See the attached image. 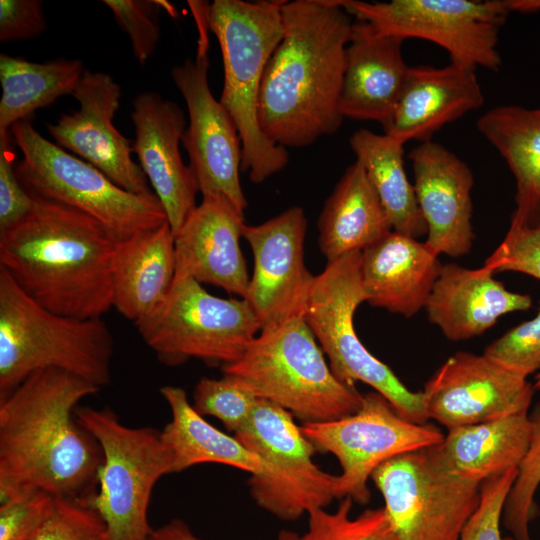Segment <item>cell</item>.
Listing matches in <instances>:
<instances>
[{"label":"cell","instance_id":"cell-1","mask_svg":"<svg viewBox=\"0 0 540 540\" xmlns=\"http://www.w3.org/2000/svg\"><path fill=\"white\" fill-rule=\"evenodd\" d=\"M99 390L48 368L0 396V502L32 491L88 501L96 494L103 453L75 410Z\"/></svg>","mask_w":540,"mask_h":540},{"label":"cell","instance_id":"cell-2","mask_svg":"<svg viewBox=\"0 0 540 540\" xmlns=\"http://www.w3.org/2000/svg\"><path fill=\"white\" fill-rule=\"evenodd\" d=\"M284 33L261 83L258 120L274 144L302 148L342 124L339 100L354 22L339 0L284 1Z\"/></svg>","mask_w":540,"mask_h":540},{"label":"cell","instance_id":"cell-3","mask_svg":"<svg viewBox=\"0 0 540 540\" xmlns=\"http://www.w3.org/2000/svg\"><path fill=\"white\" fill-rule=\"evenodd\" d=\"M32 196L29 214L0 233V267L42 307L101 318L113 307L112 264L120 239L79 210Z\"/></svg>","mask_w":540,"mask_h":540},{"label":"cell","instance_id":"cell-4","mask_svg":"<svg viewBox=\"0 0 540 540\" xmlns=\"http://www.w3.org/2000/svg\"><path fill=\"white\" fill-rule=\"evenodd\" d=\"M284 1L214 0L207 9L209 30L218 40L224 69L221 104L229 112L242 142L241 171L261 183L289 161L286 148L262 132L258 105L263 74L284 28Z\"/></svg>","mask_w":540,"mask_h":540},{"label":"cell","instance_id":"cell-5","mask_svg":"<svg viewBox=\"0 0 540 540\" xmlns=\"http://www.w3.org/2000/svg\"><path fill=\"white\" fill-rule=\"evenodd\" d=\"M113 351L102 318H73L42 307L0 267V396L48 368L101 389L111 382Z\"/></svg>","mask_w":540,"mask_h":540},{"label":"cell","instance_id":"cell-6","mask_svg":"<svg viewBox=\"0 0 540 540\" xmlns=\"http://www.w3.org/2000/svg\"><path fill=\"white\" fill-rule=\"evenodd\" d=\"M305 315L261 329L223 376L258 399L305 422H326L359 410L361 395L339 381L327 364Z\"/></svg>","mask_w":540,"mask_h":540},{"label":"cell","instance_id":"cell-7","mask_svg":"<svg viewBox=\"0 0 540 540\" xmlns=\"http://www.w3.org/2000/svg\"><path fill=\"white\" fill-rule=\"evenodd\" d=\"M10 131L23 155L16 174L30 194L89 215L120 240L168 222L155 194L137 195L119 187L92 164L45 139L28 119Z\"/></svg>","mask_w":540,"mask_h":540},{"label":"cell","instance_id":"cell-8","mask_svg":"<svg viewBox=\"0 0 540 540\" xmlns=\"http://www.w3.org/2000/svg\"><path fill=\"white\" fill-rule=\"evenodd\" d=\"M75 416L102 449L99 489L89 503L105 522L110 540H149L152 490L162 476L174 473L161 431L127 426L108 407L78 406Z\"/></svg>","mask_w":540,"mask_h":540},{"label":"cell","instance_id":"cell-9","mask_svg":"<svg viewBox=\"0 0 540 540\" xmlns=\"http://www.w3.org/2000/svg\"><path fill=\"white\" fill-rule=\"evenodd\" d=\"M366 302L361 279V252L327 262L315 276L305 320L329 360L335 377L348 386L356 381L384 396L405 419L424 424L429 420L422 391L413 392L392 369L372 355L354 328V313Z\"/></svg>","mask_w":540,"mask_h":540},{"label":"cell","instance_id":"cell-10","mask_svg":"<svg viewBox=\"0 0 540 540\" xmlns=\"http://www.w3.org/2000/svg\"><path fill=\"white\" fill-rule=\"evenodd\" d=\"M135 326L157 358L169 366L190 358L222 367L234 363L261 331L246 299L214 296L190 278H175L165 302Z\"/></svg>","mask_w":540,"mask_h":540},{"label":"cell","instance_id":"cell-11","mask_svg":"<svg viewBox=\"0 0 540 540\" xmlns=\"http://www.w3.org/2000/svg\"><path fill=\"white\" fill-rule=\"evenodd\" d=\"M234 437L264 463L263 472L248 481L251 496L264 510L292 521L335 498L337 475L314 463L317 448L289 411L258 399Z\"/></svg>","mask_w":540,"mask_h":540},{"label":"cell","instance_id":"cell-12","mask_svg":"<svg viewBox=\"0 0 540 540\" xmlns=\"http://www.w3.org/2000/svg\"><path fill=\"white\" fill-rule=\"evenodd\" d=\"M339 2L356 20L369 23L382 34L441 46L452 64L492 71L501 65L497 44L499 31L511 12L508 0Z\"/></svg>","mask_w":540,"mask_h":540},{"label":"cell","instance_id":"cell-13","mask_svg":"<svg viewBox=\"0 0 540 540\" xmlns=\"http://www.w3.org/2000/svg\"><path fill=\"white\" fill-rule=\"evenodd\" d=\"M371 479L400 540H459L480 501L481 483L449 472L432 446L387 460Z\"/></svg>","mask_w":540,"mask_h":540},{"label":"cell","instance_id":"cell-14","mask_svg":"<svg viewBox=\"0 0 540 540\" xmlns=\"http://www.w3.org/2000/svg\"><path fill=\"white\" fill-rule=\"evenodd\" d=\"M301 431L317 450L332 453L342 472L336 477L335 498L370 501L368 480L387 460L439 444L444 434L433 424L411 422L380 393L363 395L359 410L326 422H305Z\"/></svg>","mask_w":540,"mask_h":540},{"label":"cell","instance_id":"cell-15","mask_svg":"<svg viewBox=\"0 0 540 540\" xmlns=\"http://www.w3.org/2000/svg\"><path fill=\"white\" fill-rule=\"evenodd\" d=\"M188 3L199 36L196 56L171 70L172 80L183 96L189 114V123L181 142L189 155V166L202 196L221 194L244 213L247 200L239 176L241 138L233 118L214 98L208 83L209 4L203 1Z\"/></svg>","mask_w":540,"mask_h":540},{"label":"cell","instance_id":"cell-16","mask_svg":"<svg viewBox=\"0 0 540 540\" xmlns=\"http://www.w3.org/2000/svg\"><path fill=\"white\" fill-rule=\"evenodd\" d=\"M534 391L523 375L464 351L447 358L422 390L428 418L448 430L527 413Z\"/></svg>","mask_w":540,"mask_h":540},{"label":"cell","instance_id":"cell-17","mask_svg":"<svg viewBox=\"0 0 540 540\" xmlns=\"http://www.w3.org/2000/svg\"><path fill=\"white\" fill-rule=\"evenodd\" d=\"M72 96L80 108L59 116L46 128L54 143L92 164L115 184L137 195L154 192L139 164L132 159V143L113 124L121 88L104 72H83Z\"/></svg>","mask_w":540,"mask_h":540},{"label":"cell","instance_id":"cell-18","mask_svg":"<svg viewBox=\"0 0 540 540\" xmlns=\"http://www.w3.org/2000/svg\"><path fill=\"white\" fill-rule=\"evenodd\" d=\"M306 230V216L299 206H292L259 225L244 226L243 237L254 258L245 299L261 329L305 315L315 278L304 262Z\"/></svg>","mask_w":540,"mask_h":540},{"label":"cell","instance_id":"cell-19","mask_svg":"<svg viewBox=\"0 0 540 540\" xmlns=\"http://www.w3.org/2000/svg\"><path fill=\"white\" fill-rule=\"evenodd\" d=\"M133 153L159 199L175 236L197 206L195 176L183 162L180 142L186 130L184 111L158 93H139L132 102Z\"/></svg>","mask_w":540,"mask_h":540},{"label":"cell","instance_id":"cell-20","mask_svg":"<svg viewBox=\"0 0 540 540\" xmlns=\"http://www.w3.org/2000/svg\"><path fill=\"white\" fill-rule=\"evenodd\" d=\"M417 203L427 226L426 245L437 255H466L472 248V171L436 142L420 143L408 155Z\"/></svg>","mask_w":540,"mask_h":540},{"label":"cell","instance_id":"cell-21","mask_svg":"<svg viewBox=\"0 0 540 540\" xmlns=\"http://www.w3.org/2000/svg\"><path fill=\"white\" fill-rule=\"evenodd\" d=\"M244 213L221 194L202 196L175 237V278L222 288L245 299L250 277L240 248Z\"/></svg>","mask_w":540,"mask_h":540},{"label":"cell","instance_id":"cell-22","mask_svg":"<svg viewBox=\"0 0 540 540\" xmlns=\"http://www.w3.org/2000/svg\"><path fill=\"white\" fill-rule=\"evenodd\" d=\"M403 42L367 22H354L339 100L343 118L377 121L384 132L389 128L410 68Z\"/></svg>","mask_w":540,"mask_h":540},{"label":"cell","instance_id":"cell-23","mask_svg":"<svg viewBox=\"0 0 540 540\" xmlns=\"http://www.w3.org/2000/svg\"><path fill=\"white\" fill-rule=\"evenodd\" d=\"M484 95L476 70L450 63L445 67H410L385 134L403 144L431 141L444 125L480 108Z\"/></svg>","mask_w":540,"mask_h":540},{"label":"cell","instance_id":"cell-24","mask_svg":"<svg viewBox=\"0 0 540 540\" xmlns=\"http://www.w3.org/2000/svg\"><path fill=\"white\" fill-rule=\"evenodd\" d=\"M493 274L485 266L442 265L425 306L429 321L448 339L461 341L483 334L507 313L531 307L529 295L507 290Z\"/></svg>","mask_w":540,"mask_h":540},{"label":"cell","instance_id":"cell-25","mask_svg":"<svg viewBox=\"0 0 540 540\" xmlns=\"http://www.w3.org/2000/svg\"><path fill=\"white\" fill-rule=\"evenodd\" d=\"M425 242L394 230L361 252L366 302L407 318L425 308L442 264Z\"/></svg>","mask_w":540,"mask_h":540},{"label":"cell","instance_id":"cell-26","mask_svg":"<svg viewBox=\"0 0 540 540\" xmlns=\"http://www.w3.org/2000/svg\"><path fill=\"white\" fill-rule=\"evenodd\" d=\"M176 275L170 225L119 240L112 264L113 307L137 325L167 299Z\"/></svg>","mask_w":540,"mask_h":540},{"label":"cell","instance_id":"cell-27","mask_svg":"<svg viewBox=\"0 0 540 540\" xmlns=\"http://www.w3.org/2000/svg\"><path fill=\"white\" fill-rule=\"evenodd\" d=\"M476 126L514 176L516 208L510 225H540V108L493 107L477 120Z\"/></svg>","mask_w":540,"mask_h":540},{"label":"cell","instance_id":"cell-28","mask_svg":"<svg viewBox=\"0 0 540 540\" xmlns=\"http://www.w3.org/2000/svg\"><path fill=\"white\" fill-rule=\"evenodd\" d=\"M529 412L449 429L432 446L440 464L465 479L483 482L518 468L530 440Z\"/></svg>","mask_w":540,"mask_h":540},{"label":"cell","instance_id":"cell-29","mask_svg":"<svg viewBox=\"0 0 540 540\" xmlns=\"http://www.w3.org/2000/svg\"><path fill=\"white\" fill-rule=\"evenodd\" d=\"M392 231L363 166L347 167L318 218V245L327 262L362 252Z\"/></svg>","mask_w":540,"mask_h":540},{"label":"cell","instance_id":"cell-30","mask_svg":"<svg viewBox=\"0 0 540 540\" xmlns=\"http://www.w3.org/2000/svg\"><path fill=\"white\" fill-rule=\"evenodd\" d=\"M160 393L169 405L171 420L161 431L173 457V471L181 472L202 463H217L246 471L263 472L264 463L235 437L208 423L177 386H164Z\"/></svg>","mask_w":540,"mask_h":540},{"label":"cell","instance_id":"cell-31","mask_svg":"<svg viewBox=\"0 0 540 540\" xmlns=\"http://www.w3.org/2000/svg\"><path fill=\"white\" fill-rule=\"evenodd\" d=\"M356 160L363 166L391 224L392 230L415 239L427 234L414 186L407 178L404 144L368 129L355 131L349 139Z\"/></svg>","mask_w":540,"mask_h":540},{"label":"cell","instance_id":"cell-32","mask_svg":"<svg viewBox=\"0 0 540 540\" xmlns=\"http://www.w3.org/2000/svg\"><path fill=\"white\" fill-rule=\"evenodd\" d=\"M78 59L57 58L43 63L0 55V134L36 110L73 93L83 72Z\"/></svg>","mask_w":540,"mask_h":540},{"label":"cell","instance_id":"cell-33","mask_svg":"<svg viewBox=\"0 0 540 540\" xmlns=\"http://www.w3.org/2000/svg\"><path fill=\"white\" fill-rule=\"evenodd\" d=\"M531 434L526 454L505 501L502 525L513 540H532L530 523L539 510L535 496L540 485V401L529 412Z\"/></svg>","mask_w":540,"mask_h":540},{"label":"cell","instance_id":"cell-34","mask_svg":"<svg viewBox=\"0 0 540 540\" xmlns=\"http://www.w3.org/2000/svg\"><path fill=\"white\" fill-rule=\"evenodd\" d=\"M353 500L341 499L336 511L316 508L308 513V530L299 540H400L384 507L350 516Z\"/></svg>","mask_w":540,"mask_h":540},{"label":"cell","instance_id":"cell-35","mask_svg":"<svg viewBox=\"0 0 540 540\" xmlns=\"http://www.w3.org/2000/svg\"><path fill=\"white\" fill-rule=\"evenodd\" d=\"M113 13L115 21L130 38L132 52L139 64L144 65L154 54L159 39V12L165 7L171 16L176 10L165 1L156 0H103Z\"/></svg>","mask_w":540,"mask_h":540},{"label":"cell","instance_id":"cell-36","mask_svg":"<svg viewBox=\"0 0 540 540\" xmlns=\"http://www.w3.org/2000/svg\"><path fill=\"white\" fill-rule=\"evenodd\" d=\"M193 399V407L200 415L219 419L234 433L248 419L258 400L225 376L202 377L195 386Z\"/></svg>","mask_w":540,"mask_h":540},{"label":"cell","instance_id":"cell-37","mask_svg":"<svg viewBox=\"0 0 540 540\" xmlns=\"http://www.w3.org/2000/svg\"><path fill=\"white\" fill-rule=\"evenodd\" d=\"M32 540H110L100 514L88 500L55 497L47 520Z\"/></svg>","mask_w":540,"mask_h":540},{"label":"cell","instance_id":"cell-38","mask_svg":"<svg viewBox=\"0 0 540 540\" xmlns=\"http://www.w3.org/2000/svg\"><path fill=\"white\" fill-rule=\"evenodd\" d=\"M518 468L492 476L480 486L478 507L467 521L459 540H513L501 535L505 501L517 477Z\"/></svg>","mask_w":540,"mask_h":540},{"label":"cell","instance_id":"cell-39","mask_svg":"<svg viewBox=\"0 0 540 540\" xmlns=\"http://www.w3.org/2000/svg\"><path fill=\"white\" fill-rule=\"evenodd\" d=\"M511 370L528 377L540 372V306L537 315L508 330L489 344L484 353Z\"/></svg>","mask_w":540,"mask_h":540},{"label":"cell","instance_id":"cell-40","mask_svg":"<svg viewBox=\"0 0 540 540\" xmlns=\"http://www.w3.org/2000/svg\"><path fill=\"white\" fill-rule=\"evenodd\" d=\"M55 497L32 491L0 502V540H32L47 520Z\"/></svg>","mask_w":540,"mask_h":540},{"label":"cell","instance_id":"cell-41","mask_svg":"<svg viewBox=\"0 0 540 540\" xmlns=\"http://www.w3.org/2000/svg\"><path fill=\"white\" fill-rule=\"evenodd\" d=\"M492 272L515 271L540 280V225L509 227L503 241L486 259Z\"/></svg>","mask_w":540,"mask_h":540},{"label":"cell","instance_id":"cell-42","mask_svg":"<svg viewBox=\"0 0 540 540\" xmlns=\"http://www.w3.org/2000/svg\"><path fill=\"white\" fill-rule=\"evenodd\" d=\"M14 144L11 131L0 134V233L25 218L34 204L16 174Z\"/></svg>","mask_w":540,"mask_h":540},{"label":"cell","instance_id":"cell-43","mask_svg":"<svg viewBox=\"0 0 540 540\" xmlns=\"http://www.w3.org/2000/svg\"><path fill=\"white\" fill-rule=\"evenodd\" d=\"M41 0L0 1V41L10 42L37 37L46 29Z\"/></svg>","mask_w":540,"mask_h":540},{"label":"cell","instance_id":"cell-44","mask_svg":"<svg viewBox=\"0 0 540 540\" xmlns=\"http://www.w3.org/2000/svg\"><path fill=\"white\" fill-rule=\"evenodd\" d=\"M149 540H200L190 528L181 520L174 519L169 523L153 530ZM278 540H299V536L293 532L282 531Z\"/></svg>","mask_w":540,"mask_h":540},{"label":"cell","instance_id":"cell-45","mask_svg":"<svg viewBox=\"0 0 540 540\" xmlns=\"http://www.w3.org/2000/svg\"><path fill=\"white\" fill-rule=\"evenodd\" d=\"M508 5L511 12L531 13L540 11V0H508Z\"/></svg>","mask_w":540,"mask_h":540},{"label":"cell","instance_id":"cell-46","mask_svg":"<svg viewBox=\"0 0 540 540\" xmlns=\"http://www.w3.org/2000/svg\"><path fill=\"white\" fill-rule=\"evenodd\" d=\"M534 390H540V372L535 376V382L533 384Z\"/></svg>","mask_w":540,"mask_h":540}]
</instances>
